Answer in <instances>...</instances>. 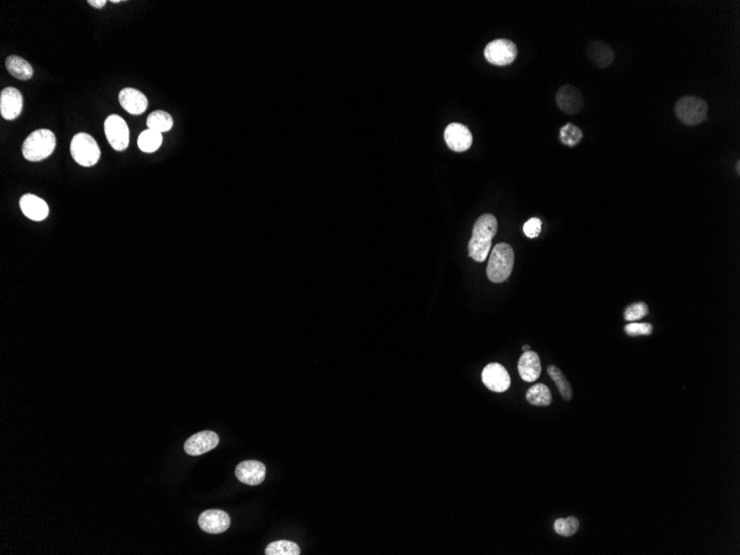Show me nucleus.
Instances as JSON below:
<instances>
[{
  "mask_svg": "<svg viewBox=\"0 0 740 555\" xmlns=\"http://www.w3.org/2000/svg\"><path fill=\"white\" fill-rule=\"evenodd\" d=\"M498 232V220L492 214H483L476 221L472 237L469 241L468 255L474 261L483 263L488 257L492 240Z\"/></svg>",
  "mask_w": 740,
  "mask_h": 555,
  "instance_id": "f257e3e1",
  "label": "nucleus"
},
{
  "mask_svg": "<svg viewBox=\"0 0 740 555\" xmlns=\"http://www.w3.org/2000/svg\"><path fill=\"white\" fill-rule=\"evenodd\" d=\"M514 266V249L507 243H499L491 251L487 275L492 283H503L510 278Z\"/></svg>",
  "mask_w": 740,
  "mask_h": 555,
  "instance_id": "f03ea898",
  "label": "nucleus"
},
{
  "mask_svg": "<svg viewBox=\"0 0 740 555\" xmlns=\"http://www.w3.org/2000/svg\"><path fill=\"white\" fill-rule=\"evenodd\" d=\"M56 148V137L48 129L32 132L23 144V155L30 162H39L50 157Z\"/></svg>",
  "mask_w": 740,
  "mask_h": 555,
  "instance_id": "7ed1b4c3",
  "label": "nucleus"
},
{
  "mask_svg": "<svg viewBox=\"0 0 740 555\" xmlns=\"http://www.w3.org/2000/svg\"><path fill=\"white\" fill-rule=\"evenodd\" d=\"M675 113L681 124L697 126L707 120L708 104L699 97L685 96L676 102Z\"/></svg>",
  "mask_w": 740,
  "mask_h": 555,
  "instance_id": "20e7f679",
  "label": "nucleus"
},
{
  "mask_svg": "<svg viewBox=\"0 0 740 555\" xmlns=\"http://www.w3.org/2000/svg\"><path fill=\"white\" fill-rule=\"evenodd\" d=\"M73 160L82 166H93L98 163L101 152L98 144L87 133H78L73 137L70 146Z\"/></svg>",
  "mask_w": 740,
  "mask_h": 555,
  "instance_id": "39448f33",
  "label": "nucleus"
},
{
  "mask_svg": "<svg viewBox=\"0 0 740 555\" xmlns=\"http://www.w3.org/2000/svg\"><path fill=\"white\" fill-rule=\"evenodd\" d=\"M518 56V47L514 41L509 39H496L485 46V59L491 65L505 67L510 65Z\"/></svg>",
  "mask_w": 740,
  "mask_h": 555,
  "instance_id": "423d86ee",
  "label": "nucleus"
},
{
  "mask_svg": "<svg viewBox=\"0 0 740 555\" xmlns=\"http://www.w3.org/2000/svg\"><path fill=\"white\" fill-rule=\"evenodd\" d=\"M104 132L110 146L115 151H124L129 146V126L120 115H111L104 122Z\"/></svg>",
  "mask_w": 740,
  "mask_h": 555,
  "instance_id": "0eeeda50",
  "label": "nucleus"
},
{
  "mask_svg": "<svg viewBox=\"0 0 740 555\" xmlns=\"http://www.w3.org/2000/svg\"><path fill=\"white\" fill-rule=\"evenodd\" d=\"M483 382L485 387L494 393H505L510 388V375L502 364L492 362L485 366L483 371Z\"/></svg>",
  "mask_w": 740,
  "mask_h": 555,
  "instance_id": "6e6552de",
  "label": "nucleus"
},
{
  "mask_svg": "<svg viewBox=\"0 0 740 555\" xmlns=\"http://www.w3.org/2000/svg\"><path fill=\"white\" fill-rule=\"evenodd\" d=\"M445 141L452 151L465 152L471 148L472 133L466 126L454 122L445 130Z\"/></svg>",
  "mask_w": 740,
  "mask_h": 555,
  "instance_id": "1a4fd4ad",
  "label": "nucleus"
},
{
  "mask_svg": "<svg viewBox=\"0 0 740 555\" xmlns=\"http://www.w3.org/2000/svg\"><path fill=\"white\" fill-rule=\"evenodd\" d=\"M556 104L558 108L567 115L580 113L584 107V99L578 88L572 84H564L556 92Z\"/></svg>",
  "mask_w": 740,
  "mask_h": 555,
  "instance_id": "9d476101",
  "label": "nucleus"
},
{
  "mask_svg": "<svg viewBox=\"0 0 740 555\" xmlns=\"http://www.w3.org/2000/svg\"><path fill=\"white\" fill-rule=\"evenodd\" d=\"M219 443V435L216 432L206 430V431L197 432L195 435L188 438L184 443V450L188 456H202L213 450Z\"/></svg>",
  "mask_w": 740,
  "mask_h": 555,
  "instance_id": "9b49d317",
  "label": "nucleus"
},
{
  "mask_svg": "<svg viewBox=\"0 0 740 555\" xmlns=\"http://www.w3.org/2000/svg\"><path fill=\"white\" fill-rule=\"evenodd\" d=\"M23 98L16 88L8 87L0 95V113L6 120H14L23 111Z\"/></svg>",
  "mask_w": 740,
  "mask_h": 555,
  "instance_id": "f8f14e48",
  "label": "nucleus"
},
{
  "mask_svg": "<svg viewBox=\"0 0 740 555\" xmlns=\"http://www.w3.org/2000/svg\"><path fill=\"white\" fill-rule=\"evenodd\" d=\"M235 476L244 485H261L266 477V468L260 461L246 460L237 465Z\"/></svg>",
  "mask_w": 740,
  "mask_h": 555,
  "instance_id": "ddd939ff",
  "label": "nucleus"
},
{
  "mask_svg": "<svg viewBox=\"0 0 740 555\" xmlns=\"http://www.w3.org/2000/svg\"><path fill=\"white\" fill-rule=\"evenodd\" d=\"M199 525L204 532L220 534L230 527L231 518L222 510L204 511L199 518Z\"/></svg>",
  "mask_w": 740,
  "mask_h": 555,
  "instance_id": "4468645a",
  "label": "nucleus"
},
{
  "mask_svg": "<svg viewBox=\"0 0 740 555\" xmlns=\"http://www.w3.org/2000/svg\"><path fill=\"white\" fill-rule=\"evenodd\" d=\"M119 101L124 110L133 115H142L149 106L148 98L139 90L126 88L119 93Z\"/></svg>",
  "mask_w": 740,
  "mask_h": 555,
  "instance_id": "2eb2a0df",
  "label": "nucleus"
},
{
  "mask_svg": "<svg viewBox=\"0 0 740 555\" xmlns=\"http://www.w3.org/2000/svg\"><path fill=\"white\" fill-rule=\"evenodd\" d=\"M19 205L21 212L32 221H43L48 216V204L34 194H25L20 199Z\"/></svg>",
  "mask_w": 740,
  "mask_h": 555,
  "instance_id": "dca6fc26",
  "label": "nucleus"
},
{
  "mask_svg": "<svg viewBox=\"0 0 740 555\" xmlns=\"http://www.w3.org/2000/svg\"><path fill=\"white\" fill-rule=\"evenodd\" d=\"M520 376L527 382H536L541 376V360L536 351H527L523 353L518 364Z\"/></svg>",
  "mask_w": 740,
  "mask_h": 555,
  "instance_id": "f3484780",
  "label": "nucleus"
},
{
  "mask_svg": "<svg viewBox=\"0 0 740 555\" xmlns=\"http://www.w3.org/2000/svg\"><path fill=\"white\" fill-rule=\"evenodd\" d=\"M587 57L595 67L606 68L613 64L615 55L611 46L600 40H594L587 46Z\"/></svg>",
  "mask_w": 740,
  "mask_h": 555,
  "instance_id": "a211bd4d",
  "label": "nucleus"
},
{
  "mask_svg": "<svg viewBox=\"0 0 740 555\" xmlns=\"http://www.w3.org/2000/svg\"><path fill=\"white\" fill-rule=\"evenodd\" d=\"M6 68L12 77L19 79V80H23V81L29 80L31 77L34 76V68H32V66L28 61H26L25 59L18 56L8 57L6 60Z\"/></svg>",
  "mask_w": 740,
  "mask_h": 555,
  "instance_id": "6ab92c4d",
  "label": "nucleus"
},
{
  "mask_svg": "<svg viewBox=\"0 0 740 555\" xmlns=\"http://www.w3.org/2000/svg\"><path fill=\"white\" fill-rule=\"evenodd\" d=\"M527 402L536 407H547L552 402V395L549 387L544 384H536L527 390L525 396Z\"/></svg>",
  "mask_w": 740,
  "mask_h": 555,
  "instance_id": "aec40b11",
  "label": "nucleus"
},
{
  "mask_svg": "<svg viewBox=\"0 0 740 555\" xmlns=\"http://www.w3.org/2000/svg\"><path fill=\"white\" fill-rule=\"evenodd\" d=\"M162 141V133L155 131V130L148 129L144 130L139 135L137 146L140 148L141 151L146 152V153H153L160 148Z\"/></svg>",
  "mask_w": 740,
  "mask_h": 555,
  "instance_id": "412c9836",
  "label": "nucleus"
},
{
  "mask_svg": "<svg viewBox=\"0 0 740 555\" xmlns=\"http://www.w3.org/2000/svg\"><path fill=\"white\" fill-rule=\"evenodd\" d=\"M547 373H549V376L551 377L554 384H556L558 391L561 393L562 398L565 401L571 400L573 397L572 387H571V384H569L567 377L564 376V373H562L561 370L558 369L556 366L551 364L547 367Z\"/></svg>",
  "mask_w": 740,
  "mask_h": 555,
  "instance_id": "4be33fe9",
  "label": "nucleus"
},
{
  "mask_svg": "<svg viewBox=\"0 0 740 555\" xmlns=\"http://www.w3.org/2000/svg\"><path fill=\"white\" fill-rule=\"evenodd\" d=\"M146 126L151 130L160 132H168L172 129L173 126V119H172L170 113H166V111H155L148 117L146 120Z\"/></svg>",
  "mask_w": 740,
  "mask_h": 555,
  "instance_id": "5701e85b",
  "label": "nucleus"
},
{
  "mask_svg": "<svg viewBox=\"0 0 740 555\" xmlns=\"http://www.w3.org/2000/svg\"><path fill=\"white\" fill-rule=\"evenodd\" d=\"M265 554L300 555V549L298 544L294 543V542L282 540V541L273 542V543L269 544V547L265 549Z\"/></svg>",
  "mask_w": 740,
  "mask_h": 555,
  "instance_id": "b1692460",
  "label": "nucleus"
},
{
  "mask_svg": "<svg viewBox=\"0 0 740 555\" xmlns=\"http://www.w3.org/2000/svg\"><path fill=\"white\" fill-rule=\"evenodd\" d=\"M582 137H583V132L574 124H565L560 130V140L564 146H575L582 140Z\"/></svg>",
  "mask_w": 740,
  "mask_h": 555,
  "instance_id": "393cba45",
  "label": "nucleus"
},
{
  "mask_svg": "<svg viewBox=\"0 0 740 555\" xmlns=\"http://www.w3.org/2000/svg\"><path fill=\"white\" fill-rule=\"evenodd\" d=\"M580 529V521L574 516H569L565 519H558L554 522V531L558 536H574Z\"/></svg>",
  "mask_w": 740,
  "mask_h": 555,
  "instance_id": "a878e982",
  "label": "nucleus"
},
{
  "mask_svg": "<svg viewBox=\"0 0 740 555\" xmlns=\"http://www.w3.org/2000/svg\"><path fill=\"white\" fill-rule=\"evenodd\" d=\"M648 314V307L645 303H634L628 306L624 313L626 322H636Z\"/></svg>",
  "mask_w": 740,
  "mask_h": 555,
  "instance_id": "bb28decb",
  "label": "nucleus"
},
{
  "mask_svg": "<svg viewBox=\"0 0 740 555\" xmlns=\"http://www.w3.org/2000/svg\"><path fill=\"white\" fill-rule=\"evenodd\" d=\"M624 331L628 336H646L653 333V326L650 322H631L625 326Z\"/></svg>",
  "mask_w": 740,
  "mask_h": 555,
  "instance_id": "cd10ccee",
  "label": "nucleus"
},
{
  "mask_svg": "<svg viewBox=\"0 0 740 555\" xmlns=\"http://www.w3.org/2000/svg\"><path fill=\"white\" fill-rule=\"evenodd\" d=\"M542 222L541 220L538 217H532L529 221L525 222L523 225V232H525V236H527L529 239H536L541 233Z\"/></svg>",
  "mask_w": 740,
  "mask_h": 555,
  "instance_id": "c85d7f7f",
  "label": "nucleus"
},
{
  "mask_svg": "<svg viewBox=\"0 0 740 555\" xmlns=\"http://www.w3.org/2000/svg\"><path fill=\"white\" fill-rule=\"evenodd\" d=\"M88 3H90V5L95 7V8L100 9L104 8V7L106 6L107 1H106V0H89Z\"/></svg>",
  "mask_w": 740,
  "mask_h": 555,
  "instance_id": "c756f323",
  "label": "nucleus"
},
{
  "mask_svg": "<svg viewBox=\"0 0 740 555\" xmlns=\"http://www.w3.org/2000/svg\"><path fill=\"white\" fill-rule=\"evenodd\" d=\"M530 349H531V347L529 345H525V346H523V347H522V351H530Z\"/></svg>",
  "mask_w": 740,
  "mask_h": 555,
  "instance_id": "7c9ffc66",
  "label": "nucleus"
},
{
  "mask_svg": "<svg viewBox=\"0 0 740 555\" xmlns=\"http://www.w3.org/2000/svg\"><path fill=\"white\" fill-rule=\"evenodd\" d=\"M737 171H738V174H739V171H740V170H739V161H738V162H737Z\"/></svg>",
  "mask_w": 740,
  "mask_h": 555,
  "instance_id": "2f4dec72",
  "label": "nucleus"
},
{
  "mask_svg": "<svg viewBox=\"0 0 740 555\" xmlns=\"http://www.w3.org/2000/svg\"><path fill=\"white\" fill-rule=\"evenodd\" d=\"M113 3H121V0H115V1H113Z\"/></svg>",
  "mask_w": 740,
  "mask_h": 555,
  "instance_id": "473e14b6",
  "label": "nucleus"
}]
</instances>
